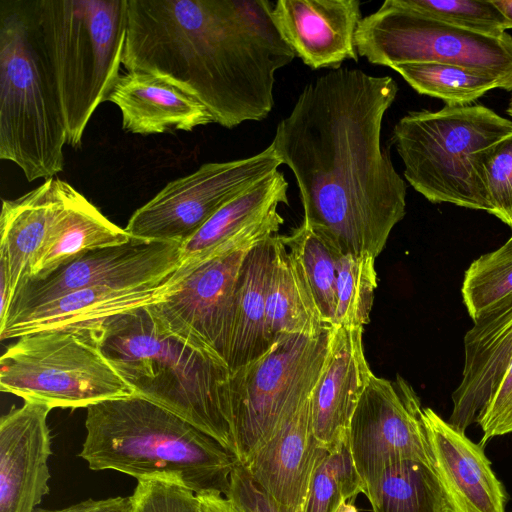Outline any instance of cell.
<instances>
[{
  "mask_svg": "<svg viewBox=\"0 0 512 512\" xmlns=\"http://www.w3.org/2000/svg\"><path fill=\"white\" fill-rule=\"evenodd\" d=\"M398 85L338 68L308 83L272 141L293 172L303 222L341 254L377 257L406 214V184L381 145Z\"/></svg>",
  "mask_w": 512,
  "mask_h": 512,
  "instance_id": "cell-1",
  "label": "cell"
},
{
  "mask_svg": "<svg viewBox=\"0 0 512 512\" xmlns=\"http://www.w3.org/2000/svg\"><path fill=\"white\" fill-rule=\"evenodd\" d=\"M268 0H127L122 65L160 77L231 129L274 107L276 72L296 54Z\"/></svg>",
  "mask_w": 512,
  "mask_h": 512,
  "instance_id": "cell-2",
  "label": "cell"
},
{
  "mask_svg": "<svg viewBox=\"0 0 512 512\" xmlns=\"http://www.w3.org/2000/svg\"><path fill=\"white\" fill-rule=\"evenodd\" d=\"M79 456L91 470L167 477L196 494H227L238 458L175 413L137 395L87 408Z\"/></svg>",
  "mask_w": 512,
  "mask_h": 512,
  "instance_id": "cell-3",
  "label": "cell"
},
{
  "mask_svg": "<svg viewBox=\"0 0 512 512\" xmlns=\"http://www.w3.org/2000/svg\"><path fill=\"white\" fill-rule=\"evenodd\" d=\"M101 349L135 395L185 419L234 454L228 364L162 329L147 306L100 326Z\"/></svg>",
  "mask_w": 512,
  "mask_h": 512,
  "instance_id": "cell-4",
  "label": "cell"
},
{
  "mask_svg": "<svg viewBox=\"0 0 512 512\" xmlns=\"http://www.w3.org/2000/svg\"><path fill=\"white\" fill-rule=\"evenodd\" d=\"M66 128L31 0H0V158L29 182L64 167Z\"/></svg>",
  "mask_w": 512,
  "mask_h": 512,
  "instance_id": "cell-5",
  "label": "cell"
},
{
  "mask_svg": "<svg viewBox=\"0 0 512 512\" xmlns=\"http://www.w3.org/2000/svg\"><path fill=\"white\" fill-rule=\"evenodd\" d=\"M31 7L67 144L80 147L91 116L120 76L127 0H31Z\"/></svg>",
  "mask_w": 512,
  "mask_h": 512,
  "instance_id": "cell-6",
  "label": "cell"
},
{
  "mask_svg": "<svg viewBox=\"0 0 512 512\" xmlns=\"http://www.w3.org/2000/svg\"><path fill=\"white\" fill-rule=\"evenodd\" d=\"M512 133V120L479 104L411 111L395 124L392 140L407 182L429 202L484 210L490 207L483 163Z\"/></svg>",
  "mask_w": 512,
  "mask_h": 512,
  "instance_id": "cell-7",
  "label": "cell"
},
{
  "mask_svg": "<svg viewBox=\"0 0 512 512\" xmlns=\"http://www.w3.org/2000/svg\"><path fill=\"white\" fill-rule=\"evenodd\" d=\"M0 358V389L50 408H88L134 389L104 355L100 326L26 334Z\"/></svg>",
  "mask_w": 512,
  "mask_h": 512,
  "instance_id": "cell-8",
  "label": "cell"
},
{
  "mask_svg": "<svg viewBox=\"0 0 512 512\" xmlns=\"http://www.w3.org/2000/svg\"><path fill=\"white\" fill-rule=\"evenodd\" d=\"M333 327L317 335L282 334L258 359L231 372L229 421L243 463L312 394L327 359Z\"/></svg>",
  "mask_w": 512,
  "mask_h": 512,
  "instance_id": "cell-9",
  "label": "cell"
},
{
  "mask_svg": "<svg viewBox=\"0 0 512 512\" xmlns=\"http://www.w3.org/2000/svg\"><path fill=\"white\" fill-rule=\"evenodd\" d=\"M359 56L373 65L441 63L494 80L512 91V36L460 28L386 0L361 19L356 31Z\"/></svg>",
  "mask_w": 512,
  "mask_h": 512,
  "instance_id": "cell-10",
  "label": "cell"
},
{
  "mask_svg": "<svg viewBox=\"0 0 512 512\" xmlns=\"http://www.w3.org/2000/svg\"><path fill=\"white\" fill-rule=\"evenodd\" d=\"M277 208L194 267L177 269L171 292L147 306L155 322L186 344L227 363L242 263L251 247L279 231L284 219Z\"/></svg>",
  "mask_w": 512,
  "mask_h": 512,
  "instance_id": "cell-11",
  "label": "cell"
},
{
  "mask_svg": "<svg viewBox=\"0 0 512 512\" xmlns=\"http://www.w3.org/2000/svg\"><path fill=\"white\" fill-rule=\"evenodd\" d=\"M282 164L272 144L247 158L205 163L167 183L132 214L125 230L133 239L181 244L222 206Z\"/></svg>",
  "mask_w": 512,
  "mask_h": 512,
  "instance_id": "cell-12",
  "label": "cell"
},
{
  "mask_svg": "<svg viewBox=\"0 0 512 512\" xmlns=\"http://www.w3.org/2000/svg\"><path fill=\"white\" fill-rule=\"evenodd\" d=\"M350 453L365 489L393 463L415 460L433 465L421 401L400 375L371 379L347 433Z\"/></svg>",
  "mask_w": 512,
  "mask_h": 512,
  "instance_id": "cell-13",
  "label": "cell"
},
{
  "mask_svg": "<svg viewBox=\"0 0 512 512\" xmlns=\"http://www.w3.org/2000/svg\"><path fill=\"white\" fill-rule=\"evenodd\" d=\"M175 242L131 238L122 245L90 251L44 279H27L15 291L3 322L66 293L95 287H125L168 279L180 265Z\"/></svg>",
  "mask_w": 512,
  "mask_h": 512,
  "instance_id": "cell-14",
  "label": "cell"
},
{
  "mask_svg": "<svg viewBox=\"0 0 512 512\" xmlns=\"http://www.w3.org/2000/svg\"><path fill=\"white\" fill-rule=\"evenodd\" d=\"M51 409L25 401L0 419V512H34L49 492Z\"/></svg>",
  "mask_w": 512,
  "mask_h": 512,
  "instance_id": "cell-15",
  "label": "cell"
},
{
  "mask_svg": "<svg viewBox=\"0 0 512 512\" xmlns=\"http://www.w3.org/2000/svg\"><path fill=\"white\" fill-rule=\"evenodd\" d=\"M358 0H279L272 10L282 38L311 69H338L358 61L356 31L361 16Z\"/></svg>",
  "mask_w": 512,
  "mask_h": 512,
  "instance_id": "cell-16",
  "label": "cell"
},
{
  "mask_svg": "<svg viewBox=\"0 0 512 512\" xmlns=\"http://www.w3.org/2000/svg\"><path fill=\"white\" fill-rule=\"evenodd\" d=\"M310 397L242 463L283 512H304L313 474L328 450L313 434Z\"/></svg>",
  "mask_w": 512,
  "mask_h": 512,
  "instance_id": "cell-17",
  "label": "cell"
},
{
  "mask_svg": "<svg viewBox=\"0 0 512 512\" xmlns=\"http://www.w3.org/2000/svg\"><path fill=\"white\" fill-rule=\"evenodd\" d=\"M423 419L433 466L451 512H505L508 494L484 446L472 442L431 408H423Z\"/></svg>",
  "mask_w": 512,
  "mask_h": 512,
  "instance_id": "cell-18",
  "label": "cell"
},
{
  "mask_svg": "<svg viewBox=\"0 0 512 512\" xmlns=\"http://www.w3.org/2000/svg\"><path fill=\"white\" fill-rule=\"evenodd\" d=\"M373 375L363 328L333 327L330 350L310 397L316 439L331 450L347 439L354 411Z\"/></svg>",
  "mask_w": 512,
  "mask_h": 512,
  "instance_id": "cell-19",
  "label": "cell"
},
{
  "mask_svg": "<svg viewBox=\"0 0 512 512\" xmlns=\"http://www.w3.org/2000/svg\"><path fill=\"white\" fill-rule=\"evenodd\" d=\"M464 336V367L452 393L448 423L459 431L474 422L512 363V295L473 321Z\"/></svg>",
  "mask_w": 512,
  "mask_h": 512,
  "instance_id": "cell-20",
  "label": "cell"
},
{
  "mask_svg": "<svg viewBox=\"0 0 512 512\" xmlns=\"http://www.w3.org/2000/svg\"><path fill=\"white\" fill-rule=\"evenodd\" d=\"M171 276L136 286H95L66 293L7 320L0 326V339L42 331L101 326L111 317L163 299L171 290Z\"/></svg>",
  "mask_w": 512,
  "mask_h": 512,
  "instance_id": "cell-21",
  "label": "cell"
},
{
  "mask_svg": "<svg viewBox=\"0 0 512 512\" xmlns=\"http://www.w3.org/2000/svg\"><path fill=\"white\" fill-rule=\"evenodd\" d=\"M106 101L120 109L124 131L133 134L192 131L214 122L197 99L166 80L142 71L120 74Z\"/></svg>",
  "mask_w": 512,
  "mask_h": 512,
  "instance_id": "cell-22",
  "label": "cell"
},
{
  "mask_svg": "<svg viewBox=\"0 0 512 512\" xmlns=\"http://www.w3.org/2000/svg\"><path fill=\"white\" fill-rule=\"evenodd\" d=\"M71 185L49 178L13 199L3 200L0 216V271L15 294L29 276L30 265L63 208Z\"/></svg>",
  "mask_w": 512,
  "mask_h": 512,
  "instance_id": "cell-23",
  "label": "cell"
},
{
  "mask_svg": "<svg viewBox=\"0 0 512 512\" xmlns=\"http://www.w3.org/2000/svg\"><path fill=\"white\" fill-rule=\"evenodd\" d=\"M130 239L125 228L110 221L71 186L63 208L31 262L27 279H44L90 251L122 245Z\"/></svg>",
  "mask_w": 512,
  "mask_h": 512,
  "instance_id": "cell-24",
  "label": "cell"
},
{
  "mask_svg": "<svg viewBox=\"0 0 512 512\" xmlns=\"http://www.w3.org/2000/svg\"><path fill=\"white\" fill-rule=\"evenodd\" d=\"M272 252L273 236L251 247L242 263L227 359L231 372L261 357L274 343L266 313Z\"/></svg>",
  "mask_w": 512,
  "mask_h": 512,
  "instance_id": "cell-25",
  "label": "cell"
},
{
  "mask_svg": "<svg viewBox=\"0 0 512 512\" xmlns=\"http://www.w3.org/2000/svg\"><path fill=\"white\" fill-rule=\"evenodd\" d=\"M288 186L283 173L277 170L222 206L181 243L178 270L194 267L272 208L288 204Z\"/></svg>",
  "mask_w": 512,
  "mask_h": 512,
  "instance_id": "cell-26",
  "label": "cell"
},
{
  "mask_svg": "<svg viewBox=\"0 0 512 512\" xmlns=\"http://www.w3.org/2000/svg\"><path fill=\"white\" fill-rule=\"evenodd\" d=\"M266 313L273 341L282 334L317 335L329 327L321 320L291 253L277 234L273 236Z\"/></svg>",
  "mask_w": 512,
  "mask_h": 512,
  "instance_id": "cell-27",
  "label": "cell"
},
{
  "mask_svg": "<svg viewBox=\"0 0 512 512\" xmlns=\"http://www.w3.org/2000/svg\"><path fill=\"white\" fill-rule=\"evenodd\" d=\"M364 495L373 512H451L434 466L423 461L386 466Z\"/></svg>",
  "mask_w": 512,
  "mask_h": 512,
  "instance_id": "cell-28",
  "label": "cell"
},
{
  "mask_svg": "<svg viewBox=\"0 0 512 512\" xmlns=\"http://www.w3.org/2000/svg\"><path fill=\"white\" fill-rule=\"evenodd\" d=\"M282 240L296 263L321 320L332 327L336 312V266L341 253L303 221L289 235L282 236Z\"/></svg>",
  "mask_w": 512,
  "mask_h": 512,
  "instance_id": "cell-29",
  "label": "cell"
},
{
  "mask_svg": "<svg viewBox=\"0 0 512 512\" xmlns=\"http://www.w3.org/2000/svg\"><path fill=\"white\" fill-rule=\"evenodd\" d=\"M419 94L438 98L445 105H469L498 84L464 68L441 63L400 64L392 68Z\"/></svg>",
  "mask_w": 512,
  "mask_h": 512,
  "instance_id": "cell-30",
  "label": "cell"
},
{
  "mask_svg": "<svg viewBox=\"0 0 512 512\" xmlns=\"http://www.w3.org/2000/svg\"><path fill=\"white\" fill-rule=\"evenodd\" d=\"M377 288L375 257L341 254L336 266V312L332 327L364 328Z\"/></svg>",
  "mask_w": 512,
  "mask_h": 512,
  "instance_id": "cell-31",
  "label": "cell"
},
{
  "mask_svg": "<svg viewBox=\"0 0 512 512\" xmlns=\"http://www.w3.org/2000/svg\"><path fill=\"white\" fill-rule=\"evenodd\" d=\"M461 294L473 321L512 295V236L498 249L470 264Z\"/></svg>",
  "mask_w": 512,
  "mask_h": 512,
  "instance_id": "cell-32",
  "label": "cell"
},
{
  "mask_svg": "<svg viewBox=\"0 0 512 512\" xmlns=\"http://www.w3.org/2000/svg\"><path fill=\"white\" fill-rule=\"evenodd\" d=\"M363 493L347 439L320 460L310 483L304 512H335L342 502Z\"/></svg>",
  "mask_w": 512,
  "mask_h": 512,
  "instance_id": "cell-33",
  "label": "cell"
},
{
  "mask_svg": "<svg viewBox=\"0 0 512 512\" xmlns=\"http://www.w3.org/2000/svg\"><path fill=\"white\" fill-rule=\"evenodd\" d=\"M415 11L436 20L490 35L508 29L505 17L492 0H400Z\"/></svg>",
  "mask_w": 512,
  "mask_h": 512,
  "instance_id": "cell-34",
  "label": "cell"
},
{
  "mask_svg": "<svg viewBox=\"0 0 512 512\" xmlns=\"http://www.w3.org/2000/svg\"><path fill=\"white\" fill-rule=\"evenodd\" d=\"M483 184L489 213L512 229V133L488 152L483 163Z\"/></svg>",
  "mask_w": 512,
  "mask_h": 512,
  "instance_id": "cell-35",
  "label": "cell"
},
{
  "mask_svg": "<svg viewBox=\"0 0 512 512\" xmlns=\"http://www.w3.org/2000/svg\"><path fill=\"white\" fill-rule=\"evenodd\" d=\"M130 497L132 512H202L197 494L167 477L138 480Z\"/></svg>",
  "mask_w": 512,
  "mask_h": 512,
  "instance_id": "cell-36",
  "label": "cell"
},
{
  "mask_svg": "<svg viewBox=\"0 0 512 512\" xmlns=\"http://www.w3.org/2000/svg\"><path fill=\"white\" fill-rule=\"evenodd\" d=\"M476 423L483 431L482 446L493 437L512 433V363Z\"/></svg>",
  "mask_w": 512,
  "mask_h": 512,
  "instance_id": "cell-37",
  "label": "cell"
},
{
  "mask_svg": "<svg viewBox=\"0 0 512 512\" xmlns=\"http://www.w3.org/2000/svg\"><path fill=\"white\" fill-rule=\"evenodd\" d=\"M226 498L239 512H283L240 462L231 473Z\"/></svg>",
  "mask_w": 512,
  "mask_h": 512,
  "instance_id": "cell-38",
  "label": "cell"
},
{
  "mask_svg": "<svg viewBox=\"0 0 512 512\" xmlns=\"http://www.w3.org/2000/svg\"><path fill=\"white\" fill-rule=\"evenodd\" d=\"M34 512H132L131 497L85 500L58 510L36 509Z\"/></svg>",
  "mask_w": 512,
  "mask_h": 512,
  "instance_id": "cell-39",
  "label": "cell"
},
{
  "mask_svg": "<svg viewBox=\"0 0 512 512\" xmlns=\"http://www.w3.org/2000/svg\"><path fill=\"white\" fill-rule=\"evenodd\" d=\"M202 512H225L224 497L221 494L204 493L197 494Z\"/></svg>",
  "mask_w": 512,
  "mask_h": 512,
  "instance_id": "cell-40",
  "label": "cell"
},
{
  "mask_svg": "<svg viewBox=\"0 0 512 512\" xmlns=\"http://www.w3.org/2000/svg\"><path fill=\"white\" fill-rule=\"evenodd\" d=\"M501 14L505 17L508 29H512V0H492Z\"/></svg>",
  "mask_w": 512,
  "mask_h": 512,
  "instance_id": "cell-41",
  "label": "cell"
},
{
  "mask_svg": "<svg viewBox=\"0 0 512 512\" xmlns=\"http://www.w3.org/2000/svg\"><path fill=\"white\" fill-rule=\"evenodd\" d=\"M335 512H358L352 501L342 502Z\"/></svg>",
  "mask_w": 512,
  "mask_h": 512,
  "instance_id": "cell-42",
  "label": "cell"
},
{
  "mask_svg": "<svg viewBox=\"0 0 512 512\" xmlns=\"http://www.w3.org/2000/svg\"><path fill=\"white\" fill-rule=\"evenodd\" d=\"M224 510L225 512H239L226 497L224 499Z\"/></svg>",
  "mask_w": 512,
  "mask_h": 512,
  "instance_id": "cell-43",
  "label": "cell"
},
{
  "mask_svg": "<svg viewBox=\"0 0 512 512\" xmlns=\"http://www.w3.org/2000/svg\"><path fill=\"white\" fill-rule=\"evenodd\" d=\"M506 112L512 118V97H511V99L509 101V104H508Z\"/></svg>",
  "mask_w": 512,
  "mask_h": 512,
  "instance_id": "cell-44",
  "label": "cell"
}]
</instances>
